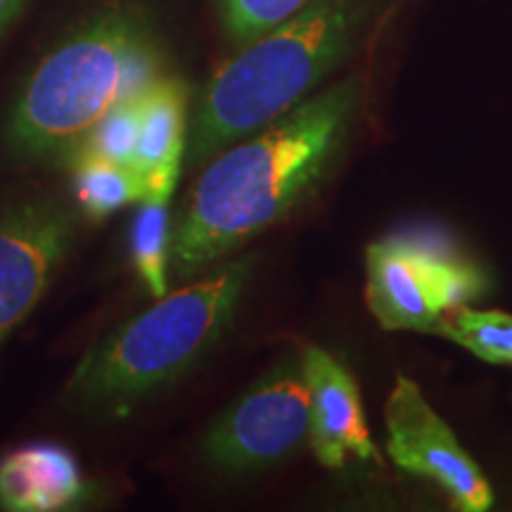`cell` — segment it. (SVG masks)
<instances>
[{"instance_id":"obj_3","label":"cell","mask_w":512,"mask_h":512,"mask_svg":"<svg viewBox=\"0 0 512 512\" xmlns=\"http://www.w3.org/2000/svg\"><path fill=\"white\" fill-rule=\"evenodd\" d=\"M358 19V0H311L230 57L204 88L185 145L190 162H207L306 100L347 55Z\"/></svg>"},{"instance_id":"obj_8","label":"cell","mask_w":512,"mask_h":512,"mask_svg":"<svg viewBox=\"0 0 512 512\" xmlns=\"http://www.w3.org/2000/svg\"><path fill=\"white\" fill-rule=\"evenodd\" d=\"M302 363L309 384V441L318 463L328 470H342L349 460L380 463L349 370L320 347H306Z\"/></svg>"},{"instance_id":"obj_16","label":"cell","mask_w":512,"mask_h":512,"mask_svg":"<svg viewBox=\"0 0 512 512\" xmlns=\"http://www.w3.org/2000/svg\"><path fill=\"white\" fill-rule=\"evenodd\" d=\"M138 98L121 102V105L114 107L110 114H105V117H102L98 124L93 126V131L88 133L86 140H83L81 147L74 152V155H79V152H93V155L110 159V162H117V164H124V166H131V169H136L138 138H140Z\"/></svg>"},{"instance_id":"obj_14","label":"cell","mask_w":512,"mask_h":512,"mask_svg":"<svg viewBox=\"0 0 512 512\" xmlns=\"http://www.w3.org/2000/svg\"><path fill=\"white\" fill-rule=\"evenodd\" d=\"M437 335L489 363H512V316L503 311H477L456 306L437 320Z\"/></svg>"},{"instance_id":"obj_4","label":"cell","mask_w":512,"mask_h":512,"mask_svg":"<svg viewBox=\"0 0 512 512\" xmlns=\"http://www.w3.org/2000/svg\"><path fill=\"white\" fill-rule=\"evenodd\" d=\"M252 271L254 259L245 256L166 292L88 349L69 377V394L119 411L178 380L226 332Z\"/></svg>"},{"instance_id":"obj_12","label":"cell","mask_w":512,"mask_h":512,"mask_svg":"<svg viewBox=\"0 0 512 512\" xmlns=\"http://www.w3.org/2000/svg\"><path fill=\"white\" fill-rule=\"evenodd\" d=\"M72 169L76 202L88 219H107L126 204L143 200V176L131 166L79 152L67 162Z\"/></svg>"},{"instance_id":"obj_15","label":"cell","mask_w":512,"mask_h":512,"mask_svg":"<svg viewBox=\"0 0 512 512\" xmlns=\"http://www.w3.org/2000/svg\"><path fill=\"white\" fill-rule=\"evenodd\" d=\"M408 245L418 254L422 271H425L427 287H430L432 302L441 316L446 311L456 309V306L467 304L482 292V275L472 266L458 261L456 256H446L432 252L427 247H420L418 242H408Z\"/></svg>"},{"instance_id":"obj_5","label":"cell","mask_w":512,"mask_h":512,"mask_svg":"<svg viewBox=\"0 0 512 512\" xmlns=\"http://www.w3.org/2000/svg\"><path fill=\"white\" fill-rule=\"evenodd\" d=\"M306 437L309 384L299 354L268 370L211 425L202 453L221 470H261L292 456Z\"/></svg>"},{"instance_id":"obj_11","label":"cell","mask_w":512,"mask_h":512,"mask_svg":"<svg viewBox=\"0 0 512 512\" xmlns=\"http://www.w3.org/2000/svg\"><path fill=\"white\" fill-rule=\"evenodd\" d=\"M140 138L136 169L140 176L159 166L183 162L188 145V86L164 74L138 98Z\"/></svg>"},{"instance_id":"obj_6","label":"cell","mask_w":512,"mask_h":512,"mask_svg":"<svg viewBox=\"0 0 512 512\" xmlns=\"http://www.w3.org/2000/svg\"><path fill=\"white\" fill-rule=\"evenodd\" d=\"M387 453L399 470L432 479L463 512H484L494 494L479 465L465 453L446 420L434 411L420 384L396 375L384 406Z\"/></svg>"},{"instance_id":"obj_2","label":"cell","mask_w":512,"mask_h":512,"mask_svg":"<svg viewBox=\"0 0 512 512\" xmlns=\"http://www.w3.org/2000/svg\"><path fill=\"white\" fill-rule=\"evenodd\" d=\"M169 74L157 24L143 5L112 0L81 19L22 81L3 143L27 162H62L121 102Z\"/></svg>"},{"instance_id":"obj_17","label":"cell","mask_w":512,"mask_h":512,"mask_svg":"<svg viewBox=\"0 0 512 512\" xmlns=\"http://www.w3.org/2000/svg\"><path fill=\"white\" fill-rule=\"evenodd\" d=\"M311 0H221L223 24L230 38L249 43L297 15Z\"/></svg>"},{"instance_id":"obj_18","label":"cell","mask_w":512,"mask_h":512,"mask_svg":"<svg viewBox=\"0 0 512 512\" xmlns=\"http://www.w3.org/2000/svg\"><path fill=\"white\" fill-rule=\"evenodd\" d=\"M29 0H0V36L8 31V27L19 17Z\"/></svg>"},{"instance_id":"obj_7","label":"cell","mask_w":512,"mask_h":512,"mask_svg":"<svg viewBox=\"0 0 512 512\" xmlns=\"http://www.w3.org/2000/svg\"><path fill=\"white\" fill-rule=\"evenodd\" d=\"M76 219L50 200L0 207V344L34 313L74 242Z\"/></svg>"},{"instance_id":"obj_10","label":"cell","mask_w":512,"mask_h":512,"mask_svg":"<svg viewBox=\"0 0 512 512\" xmlns=\"http://www.w3.org/2000/svg\"><path fill=\"white\" fill-rule=\"evenodd\" d=\"M88 501V482L60 444H29L0 460V508L12 512L69 510Z\"/></svg>"},{"instance_id":"obj_1","label":"cell","mask_w":512,"mask_h":512,"mask_svg":"<svg viewBox=\"0 0 512 512\" xmlns=\"http://www.w3.org/2000/svg\"><path fill=\"white\" fill-rule=\"evenodd\" d=\"M358 88L337 83L230 143L207 164L171 238L176 273H195L283 221L342 145Z\"/></svg>"},{"instance_id":"obj_9","label":"cell","mask_w":512,"mask_h":512,"mask_svg":"<svg viewBox=\"0 0 512 512\" xmlns=\"http://www.w3.org/2000/svg\"><path fill=\"white\" fill-rule=\"evenodd\" d=\"M366 302L380 328L432 332L441 313L432 302L418 254L406 240L373 242L366 252Z\"/></svg>"},{"instance_id":"obj_13","label":"cell","mask_w":512,"mask_h":512,"mask_svg":"<svg viewBox=\"0 0 512 512\" xmlns=\"http://www.w3.org/2000/svg\"><path fill=\"white\" fill-rule=\"evenodd\" d=\"M174 195L152 192L140 200V209L131 223V256L140 278L155 299L169 292L171 264V228L169 202Z\"/></svg>"}]
</instances>
